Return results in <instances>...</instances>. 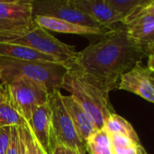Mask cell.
<instances>
[{"instance_id": "17", "label": "cell", "mask_w": 154, "mask_h": 154, "mask_svg": "<svg viewBox=\"0 0 154 154\" xmlns=\"http://www.w3.org/2000/svg\"><path fill=\"white\" fill-rule=\"evenodd\" d=\"M125 30L129 38L139 42L154 30V16L147 14L140 17L125 25Z\"/></svg>"}, {"instance_id": "8", "label": "cell", "mask_w": 154, "mask_h": 154, "mask_svg": "<svg viewBox=\"0 0 154 154\" xmlns=\"http://www.w3.org/2000/svg\"><path fill=\"white\" fill-rule=\"evenodd\" d=\"M33 23L32 0H0V32L19 31Z\"/></svg>"}, {"instance_id": "9", "label": "cell", "mask_w": 154, "mask_h": 154, "mask_svg": "<svg viewBox=\"0 0 154 154\" xmlns=\"http://www.w3.org/2000/svg\"><path fill=\"white\" fill-rule=\"evenodd\" d=\"M117 89L132 92L154 104V88L150 80L149 69L143 66L142 61L122 76Z\"/></svg>"}, {"instance_id": "26", "label": "cell", "mask_w": 154, "mask_h": 154, "mask_svg": "<svg viewBox=\"0 0 154 154\" xmlns=\"http://www.w3.org/2000/svg\"><path fill=\"white\" fill-rule=\"evenodd\" d=\"M51 154H67V153H66V149H65V147L60 146V145H56V146L53 148Z\"/></svg>"}, {"instance_id": "3", "label": "cell", "mask_w": 154, "mask_h": 154, "mask_svg": "<svg viewBox=\"0 0 154 154\" xmlns=\"http://www.w3.org/2000/svg\"><path fill=\"white\" fill-rule=\"evenodd\" d=\"M0 42L21 45L51 55L68 69L74 66L78 54L74 46L55 38L35 22L23 30L0 32Z\"/></svg>"}, {"instance_id": "6", "label": "cell", "mask_w": 154, "mask_h": 154, "mask_svg": "<svg viewBox=\"0 0 154 154\" xmlns=\"http://www.w3.org/2000/svg\"><path fill=\"white\" fill-rule=\"evenodd\" d=\"M4 85L6 95L20 116L28 122L33 111L49 101V93L40 84L25 78L11 79Z\"/></svg>"}, {"instance_id": "7", "label": "cell", "mask_w": 154, "mask_h": 154, "mask_svg": "<svg viewBox=\"0 0 154 154\" xmlns=\"http://www.w3.org/2000/svg\"><path fill=\"white\" fill-rule=\"evenodd\" d=\"M33 16H48L81 26L109 31L78 9L71 0H32Z\"/></svg>"}, {"instance_id": "19", "label": "cell", "mask_w": 154, "mask_h": 154, "mask_svg": "<svg viewBox=\"0 0 154 154\" xmlns=\"http://www.w3.org/2000/svg\"><path fill=\"white\" fill-rule=\"evenodd\" d=\"M107 5L120 14L123 19L128 14H130L134 8L141 5L143 0H106ZM123 21V20H122Z\"/></svg>"}, {"instance_id": "33", "label": "cell", "mask_w": 154, "mask_h": 154, "mask_svg": "<svg viewBox=\"0 0 154 154\" xmlns=\"http://www.w3.org/2000/svg\"><path fill=\"white\" fill-rule=\"evenodd\" d=\"M65 149H66V153L67 154H83L79 152H77V151L69 150V149H67V148H65Z\"/></svg>"}, {"instance_id": "11", "label": "cell", "mask_w": 154, "mask_h": 154, "mask_svg": "<svg viewBox=\"0 0 154 154\" xmlns=\"http://www.w3.org/2000/svg\"><path fill=\"white\" fill-rule=\"evenodd\" d=\"M80 11L89 15L107 30L114 29L113 25L121 23L123 17L114 11L106 0H71Z\"/></svg>"}, {"instance_id": "14", "label": "cell", "mask_w": 154, "mask_h": 154, "mask_svg": "<svg viewBox=\"0 0 154 154\" xmlns=\"http://www.w3.org/2000/svg\"><path fill=\"white\" fill-rule=\"evenodd\" d=\"M0 58L26 60V61H39L50 63H60L54 57L40 52L38 51L23 47L16 44L2 43L0 42Z\"/></svg>"}, {"instance_id": "31", "label": "cell", "mask_w": 154, "mask_h": 154, "mask_svg": "<svg viewBox=\"0 0 154 154\" xmlns=\"http://www.w3.org/2000/svg\"><path fill=\"white\" fill-rule=\"evenodd\" d=\"M5 95V89L3 84H0V98L3 97Z\"/></svg>"}, {"instance_id": "23", "label": "cell", "mask_w": 154, "mask_h": 154, "mask_svg": "<svg viewBox=\"0 0 154 154\" xmlns=\"http://www.w3.org/2000/svg\"><path fill=\"white\" fill-rule=\"evenodd\" d=\"M143 13L145 15L154 16V0H146L143 4Z\"/></svg>"}, {"instance_id": "15", "label": "cell", "mask_w": 154, "mask_h": 154, "mask_svg": "<svg viewBox=\"0 0 154 154\" xmlns=\"http://www.w3.org/2000/svg\"><path fill=\"white\" fill-rule=\"evenodd\" d=\"M104 129L109 134H120L133 140L136 144H142L132 125L119 115L112 114L105 122Z\"/></svg>"}, {"instance_id": "34", "label": "cell", "mask_w": 154, "mask_h": 154, "mask_svg": "<svg viewBox=\"0 0 154 154\" xmlns=\"http://www.w3.org/2000/svg\"><path fill=\"white\" fill-rule=\"evenodd\" d=\"M0 80H1V68H0Z\"/></svg>"}, {"instance_id": "27", "label": "cell", "mask_w": 154, "mask_h": 154, "mask_svg": "<svg viewBox=\"0 0 154 154\" xmlns=\"http://www.w3.org/2000/svg\"><path fill=\"white\" fill-rule=\"evenodd\" d=\"M147 68L154 72V55L148 56V67Z\"/></svg>"}, {"instance_id": "10", "label": "cell", "mask_w": 154, "mask_h": 154, "mask_svg": "<svg viewBox=\"0 0 154 154\" xmlns=\"http://www.w3.org/2000/svg\"><path fill=\"white\" fill-rule=\"evenodd\" d=\"M27 125L42 149L48 154H51L53 143L49 103L38 106L33 111L31 118L27 122Z\"/></svg>"}, {"instance_id": "25", "label": "cell", "mask_w": 154, "mask_h": 154, "mask_svg": "<svg viewBox=\"0 0 154 154\" xmlns=\"http://www.w3.org/2000/svg\"><path fill=\"white\" fill-rule=\"evenodd\" d=\"M32 136H33V134H32ZM33 141H34V154H48L42 149V147L38 143V142L35 140L34 136H33Z\"/></svg>"}, {"instance_id": "18", "label": "cell", "mask_w": 154, "mask_h": 154, "mask_svg": "<svg viewBox=\"0 0 154 154\" xmlns=\"http://www.w3.org/2000/svg\"><path fill=\"white\" fill-rule=\"evenodd\" d=\"M25 122L13 106L5 92V95L0 98V127L21 126Z\"/></svg>"}, {"instance_id": "2", "label": "cell", "mask_w": 154, "mask_h": 154, "mask_svg": "<svg viewBox=\"0 0 154 154\" xmlns=\"http://www.w3.org/2000/svg\"><path fill=\"white\" fill-rule=\"evenodd\" d=\"M62 88L70 93L85 110L97 130L103 129L106 119L115 114L109 100V92L77 67L68 69Z\"/></svg>"}, {"instance_id": "5", "label": "cell", "mask_w": 154, "mask_h": 154, "mask_svg": "<svg viewBox=\"0 0 154 154\" xmlns=\"http://www.w3.org/2000/svg\"><path fill=\"white\" fill-rule=\"evenodd\" d=\"M49 106L52 129L53 148L56 145L87 154L85 143L80 139L72 119L62 101L60 90H56L49 95Z\"/></svg>"}, {"instance_id": "24", "label": "cell", "mask_w": 154, "mask_h": 154, "mask_svg": "<svg viewBox=\"0 0 154 154\" xmlns=\"http://www.w3.org/2000/svg\"><path fill=\"white\" fill-rule=\"evenodd\" d=\"M141 45H142V47L144 49L145 47H147V46H149V45H151V44H153L154 43V30L150 33V34H148L147 36H145L144 38H143L142 40H140L139 42H138Z\"/></svg>"}, {"instance_id": "32", "label": "cell", "mask_w": 154, "mask_h": 154, "mask_svg": "<svg viewBox=\"0 0 154 154\" xmlns=\"http://www.w3.org/2000/svg\"><path fill=\"white\" fill-rule=\"evenodd\" d=\"M140 145H141V144H140ZM125 154H139V152H138V150H137V147H135L134 149H132V150L126 152Z\"/></svg>"}, {"instance_id": "12", "label": "cell", "mask_w": 154, "mask_h": 154, "mask_svg": "<svg viewBox=\"0 0 154 154\" xmlns=\"http://www.w3.org/2000/svg\"><path fill=\"white\" fill-rule=\"evenodd\" d=\"M62 101L72 119V122L80 139L85 143L87 139L97 130L95 125L93 124L88 115L74 99L73 97H71L70 95H62Z\"/></svg>"}, {"instance_id": "22", "label": "cell", "mask_w": 154, "mask_h": 154, "mask_svg": "<svg viewBox=\"0 0 154 154\" xmlns=\"http://www.w3.org/2000/svg\"><path fill=\"white\" fill-rule=\"evenodd\" d=\"M17 149H18V126H13L11 140L5 154H17Z\"/></svg>"}, {"instance_id": "28", "label": "cell", "mask_w": 154, "mask_h": 154, "mask_svg": "<svg viewBox=\"0 0 154 154\" xmlns=\"http://www.w3.org/2000/svg\"><path fill=\"white\" fill-rule=\"evenodd\" d=\"M144 51L146 53L147 56L149 55H154V43L153 44H151L147 47L144 48Z\"/></svg>"}, {"instance_id": "29", "label": "cell", "mask_w": 154, "mask_h": 154, "mask_svg": "<svg viewBox=\"0 0 154 154\" xmlns=\"http://www.w3.org/2000/svg\"><path fill=\"white\" fill-rule=\"evenodd\" d=\"M137 150H138V152H139V154H149L147 152H146V150L143 147V145H142V144L137 146Z\"/></svg>"}, {"instance_id": "20", "label": "cell", "mask_w": 154, "mask_h": 154, "mask_svg": "<svg viewBox=\"0 0 154 154\" xmlns=\"http://www.w3.org/2000/svg\"><path fill=\"white\" fill-rule=\"evenodd\" d=\"M114 154H125L126 152L134 149L140 144H136L130 138L120 134H109Z\"/></svg>"}, {"instance_id": "16", "label": "cell", "mask_w": 154, "mask_h": 154, "mask_svg": "<svg viewBox=\"0 0 154 154\" xmlns=\"http://www.w3.org/2000/svg\"><path fill=\"white\" fill-rule=\"evenodd\" d=\"M89 154H114L109 134L103 128L96 130L85 143Z\"/></svg>"}, {"instance_id": "13", "label": "cell", "mask_w": 154, "mask_h": 154, "mask_svg": "<svg viewBox=\"0 0 154 154\" xmlns=\"http://www.w3.org/2000/svg\"><path fill=\"white\" fill-rule=\"evenodd\" d=\"M34 22L43 29L47 30L48 32L51 31V32H61V33H70V34H79V35H101V36L106 32H107L97 28L81 26L66 21H62L48 16H42V15L34 16Z\"/></svg>"}, {"instance_id": "1", "label": "cell", "mask_w": 154, "mask_h": 154, "mask_svg": "<svg viewBox=\"0 0 154 154\" xmlns=\"http://www.w3.org/2000/svg\"><path fill=\"white\" fill-rule=\"evenodd\" d=\"M146 56L142 45L128 37L125 29L106 32L95 43L78 51L77 67L99 83L109 93L117 89L124 74Z\"/></svg>"}, {"instance_id": "4", "label": "cell", "mask_w": 154, "mask_h": 154, "mask_svg": "<svg viewBox=\"0 0 154 154\" xmlns=\"http://www.w3.org/2000/svg\"><path fill=\"white\" fill-rule=\"evenodd\" d=\"M1 83L17 78H25L43 87L49 95L62 88L68 68L61 63L17 60L0 58Z\"/></svg>"}, {"instance_id": "21", "label": "cell", "mask_w": 154, "mask_h": 154, "mask_svg": "<svg viewBox=\"0 0 154 154\" xmlns=\"http://www.w3.org/2000/svg\"><path fill=\"white\" fill-rule=\"evenodd\" d=\"M12 127H0V154H5V152L8 148L11 140Z\"/></svg>"}, {"instance_id": "30", "label": "cell", "mask_w": 154, "mask_h": 154, "mask_svg": "<svg viewBox=\"0 0 154 154\" xmlns=\"http://www.w3.org/2000/svg\"><path fill=\"white\" fill-rule=\"evenodd\" d=\"M149 77H150V80H151V82L152 84V87H153L154 88V72L152 71V70H150V69H149Z\"/></svg>"}]
</instances>
